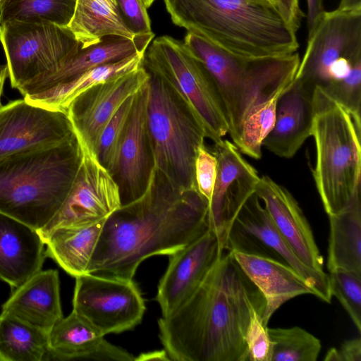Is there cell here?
Wrapping results in <instances>:
<instances>
[{
    "label": "cell",
    "mask_w": 361,
    "mask_h": 361,
    "mask_svg": "<svg viewBox=\"0 0 361 361\" xmlns=\"http://www.w3.org/2000/svg\"><path fill=\"white\" fill-rule=\"evenodd\" d=\"M209 204L173 188L154 168L144 193L105 221L87 273L133 279L140 263L170 255L207 231Z\"/></svg>",
    "instance_id": "obj_1"
},
{
    "label": "cell",
    "mask_w": 361,
    "mask_h": 361,
    "mask_svg": "<svg viewBox=\"0 0 361 361\" xmlns=\"http://www.w3.org/2000/svg\"><path fill=\"white\" fill-rule=\"evenodd\" d=\"M253 309L264 315L265 299L224 251L192 295L158 320L164 350L174 361H247L245 334Z\"/></svg>",
    "instance_id": "obj_2"
},
{
    "label": "cell",
    "mask_w": 361,
    "mask_h": 361,
    "mask_svg": "<svg viewBox=\"0 0 361 361\" xmlns=\"http://www.w3.org/2000/svg\"><path fill=\"white\" fill-rule=\"evenodd\" d=\"M176 25L244 57L297 52L296 33L271 0H164Z\"/></svg>",
    "instance_id": "obj_3"
},
{
    "label": "cell",
    "mask_w": 361,
    "mask_h": 361,
    "mask_svg": "<svg viewBox=\"0 0 361 361\" xmlns=\"http://www.w3.org/2000/svg\"><path fill=\"white\" fill-rule=\"evenodd\" d=\"M82 157L76 135L0 157V212L37 231L68 195Z\"/></svg>",
    "instance_id": "obj_4"
},
{
    "label": "cell",
    "mask_w": 361,
    "mask_h": 361,
    "mask_svg": "<svg viewBox=\"0 0 361 361\" xmlns=\"http://www.w3.org/2000/svg\"><path fill=\"white\" fill-rule=\"evenodd\" d=\"M183 42L212 77L225 108L228 134L235 146L248 114L291 84L300 61L298 52L275 57L240 56L190 32Z\"/></svg>",
    "instance_id": "obj_5"
},
{
    "label": "cell",
    "mask_w": 361,
    "mask_h": 361,
    "mask_svg": "<svg viewBox=\"0 0 361 361\" xmlns=\"http://www.w3.org/2000/svg\"><path fill=\"white\" fill-rule=\"evenodd\" d=\"M312 108L311 136L316 147L312 173L329 216L361 199V118L317 85L313 92Z\"/></svg>",
    "instance_id": "obj_6"
},
{
    "label": "cell",
    "mask_w": 361,
    "mask_h": 361,
    "mask_svg": "<svg viewBox=\"0 0 361 361\" xmlns=\"http://www.w3.org/2000/svg\"><path fill=\"white\" fill-rule=\"evenodd\" d=\"M148 73L147 125L154 168L176 189L197 190L195 163L207 138L204 129L176 92Z\"/></svg>",
    "instance_id": "obj_7"
},
{
    "label": "cell",
    "mask_w": 361,
    "mask_h": 361,
    "mask_svg": "<svg viewBox=\"0 0 361 361\" xmlns=\"http://www.w3.org/2000/svg\"><path fill=\"white\" fill-rule=\"evenodd\" d=\"M142 65L169 85L202 123L207 138L220 142L228 132L225 108L204 63L184 42L164 35L153 39Z\"/></svg>",
    "instance_id": "obj_8"
},
{
    "label": "cell",
    "mask_w": 361,
    "mask_h": 361,
    "mask_svg": "<svg viewBox=\"0 0 361 361\" xmlns=\"http://www.w3.org/2000/svg\"><path fill=\"white\" fill-rule=\"evenodd\" d=\"M0 41L11 86L18 90L54 72L81 48L68 27L47 22L4 23Z\"/></svg>",
    "instance_id": "obj_9"
},
{
    "label": "cell",
    "mask_w": 361,
    "mask_h": 361,
    "mask_svg": "<svg viewBox=\"0 0 361 361\" xmlns=\"http://www.w3.org/2000/svg\"><path fill=\"white\" fill-rule=\"evenodd\" d=\"M73 311L104 336L133 329L145 305L133 279L87 273L75 278Z\"/></svg>",
    "instance_id": "obj_10"
},
{
    "label": "cell",
    "mask_w": 361,
    "mask_h": 361,
    "mask_svg": "<svg viewBox=\"0 0 361 361\" xmlns=\"http://www.w3.org/2000/svg\"><path fill=\"white\" fill-rule=\"evenodd\" d=\"M225 251H238L270 258L290 266L306 281L320 300L330 303L329 276L305 265L275 227L254 193L244 204L228 231Z\"/></svg>",
    "instance_id": "obj_11"
},
{
    "label": "cell",
    "mask_w": 361,
    "mask_h": 361,
    "mask_svg": "<svg viewBox=\"0 0 361 361\" xmlns=\"http://www.w3.org/2000/svg\"><path fill=\"white\" fill-rule=\"evenodd\" d=\"M76 135L81 146V161L62 205L49 222L38 231L42 240L59 227L90 225L106 220L122 206L115 179L99 161L94 152Z\"/></svg>",
    "instance_id": "obj_12"
},
{
    "label": "cell",
    "mask_w": 361,
    "mask_h": 361,
    "mask_svg": "<svg viewBox=\"0 0 361 361\" xmlns=\"http://www.w3.org/2000/svg\"><path fill=\"white\" fill-rule=\"evenodd\" d=\"M360 57L361 10L325 11L308 32L305 51L295 78L323 86L334 64Z\"/></svg>",
    "instance_id": "obj_13"
},
{
    "label": "cell",
    "mask_w": 361,
    "mask_h": 361,
    "mask_svg": "<svg viewBox=\"0 0 361 361\" xmlns=\"http://www.w3.org/2000/svg\"><path fill=\"white\" fill-rule=\"evenodd\" d=\"M75 135L64 111L36 104L25 99L0 106V157L61 143Z\"/></svg>",
    "instance_id": "obj_14"
},
{
    "label": "cell",
    "mask_w": 361,
    "mask_h": 361,
    "mask_svg": "<svg viewBox=\"0 0 361 361\" xmlns=\"http://www.w3.org/2000/svg\"><path fill=\"white\" fill-rule=\"evenodd\" d=\"M217 176L209 204V228L221 239L224 250L228 231L237 214L255 193L260 177L257 170L228 140L214 143Z\"/></svg>",
    "instance_id": "obj_15"
},
{
    "label": "cell",
    "mask_w": 361,
    "mask_h": 361,
    "mask_svg": "<svg viewBox=\"0 0 361 361\" xmlns=\"http://www.w3.org/2000/svg\"><path fill=\"white\" fill-rule=\"evenodd\" d=\"M149 78L148 71L142 65L78 95L66 109L75 133L94 151L111 117L128 97L147 83Z\"/></svg>",
    "instance_id": "obj_16"
},
{
    "label": "cell",
    "mask_w": 361,
    "mask_h": 361,
    "mask_svg": "<svg viewBox=\"0 0 361 361\" xmlns=\"http://www.w3.org/2000/svg\"><path fill=\"white\" fill-rule=\"evenodd\" d=\"M224 251L219 237L209 229L169 255V265L159 281L156 296L162 316L173 312L192 295Z\"/></svg>",
    "instance_id": "obj_17"
},
{
    "label": "cell",
    "mask_w": 361,
    "mask_h": 361,
    "mask_svg": "<svg viewBox=\"0 0 361 361\" xmlns=\"http://www.w3.org/2000/svg\"><path fill=\"white\" fill-rule=\"evenodd\" d=\"M148 93L147 81L135 95L119 147L113 178L119 187L122 205L144 193L154 169L147 125Z\"/></svg>",
    "instance_id": "obj_18"
},
{
    "label": "cell",
    "mask_w": 361,
    "mask_h": 361,
    "mask_svg": "<svg viewBox=\"0 0 361 361\" xmlns=\"http://www.w3.org/2000/svg\"><path fill=\"white\" fill-rule=\"evenodd\" d=\"M255 193L264 202L275 227L297 257L307 267L324 271V259L311 227L290 192L265 176L260 177Z\"/></svg>",
    "instance_id": "obj_19"
},
{
    "label": "cell",
    "mask_w": 361,
    "mask_h": 361,
    "mask_svg": "<svg viewBox=\"0 0 361 361\" xmlns=\"http://www.w3.org/2000/svg\"><path fill=\"white\" fill-rule=\"evenodd\" d=\"M315 85L295 78L278 99L274 126L262 146L283 158H291L311 136Z\"/></svg>",
    "instance_id": "obj_20"
},
{
    "label": "cell",
    "mask_w": 361,
    "mask_h": 361,
    "mask_svg": "<svg viewBox=\"0 0 361 361\" xmlns=\"http://www.w3.org/2000/svg\"><path fill=\"white\" fill-rule=\"evenodd\" d=\"M154 37V34L138 36L133 39L106 37L95 44L80 48L56 71L20 87L18 90L24 98H28L71 81L97 66L144 54Z\"/></svg>",
    "instance_id": "obj_21"
},
{
    "label": "cell",
    "mask_w": 361,
    "mask_h": 361,
    "mask_svg": "<svg viewBox=\"0 0 361 361\" xmlns=\"http://www.w3.org/2000/svg\"><path fill=\"white\" fill-rule=\"evenodd\" d=\"M45 244L38 231L0 212V279L16 289L42 270Z\"/></svg>",
    "instance_id": "obj_22"
},
{
    "label": "cell",
    "mask_w": 361,
    "mask_h": 361,
    "mask_svg": "<svg viewBox=\"0 0 361 361\" xmlns=\"http://www.w3.org/2000/svg\"><path fill=\"white\" fill-rule=\"evenodd\" d=\"M47 341L49 360H135L132 354L108 342L73 311L52 326Z\"/></svg>",
    "instance_id": "obj_23"
},
{
    "label": "cell",
    "mask_w": 361,
    "mask_h": 361,
    "mask_svg": "<svg viewBox=\"0 0 361 361\" xmlns=\"http://www.w3.org/2000/svg\"><path fill=\"white\" fill-rule=\"evenodd\" d=\"M1 310L48 333L63 317L58 271L40 270L34 274L13 290Z\"/></svg>",
    "instance_id": "obj_24"
},
{
    "label": "cell",
    "mask_w": 361,
    "mask_h": 361,
    "mask_svg": "<svg viewBox=\"0 0 361 361\" xmlns=\"http://www.w3.org/2000/svg\"><path fill=\"white\" fill-rule=\"evenodd\" d=\"M229 252L265 299L263 315L265 324L267 325L272 314L286 302L298 295H314L306 281L290 266L262 256Z\"/></svg>",
    "instance_id": "obj_25"
},
{
    "label": "cell",
    "mask_w": 361,
    "mask_h": 361,
    "mask_svg": "<svg viewBox=\"0 0 361 361\" xmlns=\"http://www.w3.org/2000/svg\"><path fill=\"white\" fill-rule=\"evenodd\" d=\"M105 221L54 229L43 240L47 257L73 277L87 274Z\"/></svg>",
    "instance_id": "obj_26"
},
{
    "label": "cell",
    "mask_w": 361,
    "mask_h": 361,
    "mask_svg": "<svg viewBox=\"0 0 361 361\" xmlns=\"http://www.w3.org/2000/svg\"><path fill=\"white\" fill-rule=\"evenodd\" d=\"M68 27L82 49L108 36L130 39L138 37L126 25L116 0H77Z\"/></svg>",
    "instance_id": "obj_27"
},
{
    "label": "cell",
    "mask_w": 361,
    "mask_h": 361,
    "mask_svg": "<svg viewBox=\"0 0 361 361\" xmlns=\"http://www.w3.org/2000/svg\"><path fill=\"white\" fill-rule=\"evenodd\" d=\"M329 219L327 267L361 276V199Z\"/></svg>",
    "instance_id": "obj_28"
},
{
    "label": "cell",
    "mask_w": 361,
    "mask_h": 361,
    "mask_svg": "<svg viewBox=\"0 0 361 361\" xmlns=\"http://www.w3.org/2000/svg\"><path fill=\"white\" fill-rule=\"evenodd\" d=\"M144 55L145 53L137 54L116 62L97 66L71 81L24 99L36 104L66 111L71 101L89 88L141 66Z\"/></svg>",
    "instance_id": "obj_29"
},
{
    "label": "cell",
    "mask_w": 361,
    "mask_h": 361,
    "mask_svg": "<svg viewBox=\"0 0 361 361\" xmlns=\"http://www.w3.org/2000/svg\"><path fill=\"white\" fill-rule=\"evenodd\" d=\"M49 360L47 333L4 312L0 314V361Z\"/></svg>",
    "instance_id": "obj_30"
},
{
    "label": "cell",
    "mask_w": 361,
    "mask_h": 361,
    "mask_svg": "<svg viewBox=\"0 0 361 361\" xmlns=\"http://www.w3.org/2000/svg\"><path fill=\"white\" fill-rule=\"evenodd\" d=\"M77 0H0V25L9 20L68 27Z\"/></svg>",
    "instance_id": "obj_31"
},
{
    "label": "cell",
    "mask_w": 361,
    "mask_h": 361,
    "mask_svg": "<svg viewBox=\"0 0 361 361\" xmlns=\"http://www.w3.org/2000/svg\"><path fill=\"white\" fill-rule=\"evenodd\" d=\"M272 343L271 361H316L320 341L299 326L268 328Z\"/></svg>",
    "instance_id": "obj_32"
},
{
    "label": "cell",
    "mask_w": 361,
    "mask_h": 361,
    "mask_svg": "<svg viewBox=\"0 0 361 361\" xmlns=\"http://www.w3.org/2000/svg\"><path fill=\"white\" fill-rule=\"evenodd\" d=\"M280 95L257 106L246 117L236 146L241 153L252 159L261 158L263 142L274 126Z\"/></svg>",
    "instance_id": "obj_33"
},
{
    "label": "cell",
    "mask_w": 361,
    "mask_h": 361,
    "mask_svg": "<svg viewBox=\"0 0 361 361\" xmlns=\"http://www.w3.org/2000/svg\"><path fill=\"white\" fill-rule=\"evenodd\" d=\"M135 95L128 97L111 117L102 130L94 149L99 161L112 176L116 171L121 142L132 110Z\"/></svg>",
    "instance_id": "obj_34"
},
{
    "label": "cell",
    "mask_w": 361,
    "mask_h": 361,
    "mask_svg": "<svg viewBox=\"0 0 361 361\" xmlns=\"http://www.w3.org/2000/svg\"><path fill=\"white\" fill-rule=\"evenodd\" d=\"M328 276L331 296L340 302L360 333L361 276L346 270L335 269L329 271Z\"/></svg>",
    "instance_id": "obj_35"
},
{
    "label": "cell",
    "mask_w": 361,
    "mask_h": 361,
    "mask_svg": "<svg viewBox=\"0 0 361 361\" xmlns=\"http://www.w3.org/2000/svg\"><path fill=\"white\" fill-rule=\"evenodd\" d=\"M320 87L349 112L360 116L361 65L354 68L345 78Z\"/></svg>",
    "instance_id": "obj_36"
},
{
    "label": "cell",
    "mask_w": 361,
    "mask_h": 361,
    "mask_svg": "<svg viewBox=\"0 0 361 361\" xmlns=\"http://www.w3.org/2000/svg\"><path fill=\"white\" fill-rule=\"evenodd\" d=\"M247 361H271L272 343L267 325L263 321V312L253 309L245 334Z\"/></svg>",
    "instance_id": "obj_37"
},
{
    "label": "cell",
    "mask_w": 361,
    "mask_h": 361,
    "mask_svg": "<svg viewBox=\"0 0 361 361\" xmlns=\"http://www.w3.org/2000/svg\"><path fill=\"white\" fill-rule=\"evenodd\" d=\"M217 176V159L205 145L197 152L195 163V180L197 192L209 204Z\"/></svg>",
    "instance_id": "obj_38"
},
{
    "label": "cell",
    "mask_w": 361,
    "mask_h": 361,
    "mask_svg": "<svg viewBox=\"0 0 361 361\" xmlns=\"http://www.w3.org/2000/svg\"><path fill=\"white\" fill-rule=\"evenodd\" d=\"M121 16L128 29L136 36L154 34L147 8L143 0H116Z\"/></svg>",
    "instance_id": "obj_39"
},
{
    "label": "cell",
    "mask_w": 361,
    "mask_h": 361,
    "mask_svg": "<svg viewBox=\"0 0 361 361\" xmlns=\"http://www.w3.org/2000/svg\"><path fill=\"white\" fill-rule=\"evenodd\" d=\"M325 361H361L360 337L345 341L339 348H331L326 353Z\"/></svg>",
    "instance_id": "obj_40"
},
{
    "label": "cell",
    "mask_w": 361,
    "mask_h": 361,
    "mask_svg": "<svg viewBox=\"0 0 361 361\" xmlns=\"http://www.w3.org/2000/svg\"><path fill=\"white\" fill-rule=\"evenodd\" d=\"M272 1L284 21L296 33L305 16L300 9L299 0H272Z\"/></svg>",
    "instance_id": "obj_41"
},
{
    "label": "cell",
    "mask_w": 361,
    "mask_h": 361,
    "mask_svg": "<svg viewBox=\"0 0 361 361\" xmlns=\"http://www.w3.org/2000/svg\"><path fill=\"white\" fill-rule=\"evenodd\" d=\"M307 29L312 30L317 22L324 13L323 0H307Z\"/></svg>",
    "instance_id": "obj_42"
},
{
    "label": "cell",
    "mask_w": 361,
    "mask_h": 361,
    "mask_svg": "<svg viewBox=\"0 0 361 361\" xmlns=\"http://www.w3.org/2000/svg\"><path fill=\"white\" fill-rule=\"evenodd\" d=\"M151 355H141L139 357L135 358V360H169L167 357L165 351H161V352H154L153 353H150Z\"/></svg>",
    "instance_id": "obj_43"
},
{
    "label": "cell",
    "mask_w": 361,
    "mask_h": 361,
    "mask_svg": "<svg viewBox=\"0 0 361 361\" xmlns=\"http://www.w3.org/2000/svg\"><path fill=\"white\" fill-rule=\"evenodd\" d=\"M8 76L7 65L0 64V104H1V97L3 92L4 85L6 78ZM1 106V105H0Z\"/></svg>",
    "instance_id": "obj_44"
},
{
    "label": "cell",
    "mask_w": 361,
    "mask_h": 361,
    "mask_svg": "<svg viewBox=\"0 0 361 361\" xmlns=\"http://www.w3.org/2000/svg\"><path fill=\"white\" fill-rule=\"evenodd\" d=\"M155 0H143L145 6L149 8Z\"/></svg>",
    "instance_id": "obj_45"
},
{
    "label": "cell",
    "mask_w": 361,
    "mask_h": 361,
    "mask_svg": "<svg viewBox=\"0 0 361 361\" xmlns=\"http://www.w3.org/2000/svg\"><path fill=\"white\" fill-rule=\"evenodd\" d=\"M271 1H272V0H271Z\"/></svg>",
    "instance_id": "obj_46"
}]
</instances>
